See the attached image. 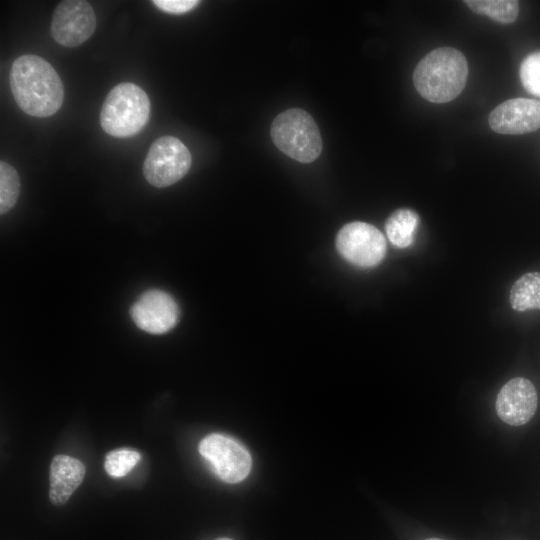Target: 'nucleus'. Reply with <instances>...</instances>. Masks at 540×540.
I'll return each instance as SVG.
<instances>
[{"instance_id": "nucleus-2", "label": "nucleus", "mask_w": 540, "mask_h": 540, "mask_svg": "<svg viewBox=\"0 0 540 540\" xmlns=\"http://www.w3.org/2000/svg\"><path fill=\"white\" fill-rule=\"evenodd\" d=\"M468 78V63L464 54L451 47H440L423 57L413 73L418 93L433 103L455 99Z\"/></svg>"}, {"instance_id": "nucleus-20", "label": "nucleus", "mask_w": 540, "mask_h": 540, "mask_svg": "<svg viewBox=\"0 0 540 540\" xmlns=\"http://www.w3.org/2000/svg\"><path fill=\"white\" fill-rule=\"evenodd\" d=\"M425 540H443V539H439V538H428V539H425Z\"/></svg>"}, {"instance_id": "nucleus-6", "label": "nucleus", "mask_w": 540, "mask_h": 540, "mask_svg": "<svg viewBox=\"0 0 540 540\" xmlns=\"http://www.w3.org/2000/svg\"><path fill=\"white\" fill-rule=\"evenodd\" d=\"M198 450L214 473L226 483L242 481L251 470L252 458L248 450L226 435L209 434L201 440Z\"/></svg>"}, {"instance_id": "nucleus-17", "label": "nucleus", "mask_w": 540, "mask_h": 540, "mask_svg": "<svg viewBox=\"0 0 540 540\" xmlns=\"http://www.w3.org/2000/svg\"><path fill=\"white\" fill-rule=\"evenodd\" d=\"M140 459L141 455L137 451L117 449L107 453L104 468L108 475L119 478L128 474Z\"/></svg>"}, {"instance_id": "nucleus-13", "label": "nucleus", "mask_w": 540, "mask_h": 540, "mask_svg": "<svg viewBox=\"0 0 540 540\" xmlns=\"http://www.w3.org/2000/svg\"><path fill=\"white\" fill-rule=\"evenodd\" d=\"M419 217L413 210L402 208L394 211L385 223L389 241L398 248H406L413 243Z\"/></svg>"}, {"instance_id": "nucleus-19", "label": "nucleus", "mask_w": 540, "mask_h": 540, "mask_svg": "<svg viewBox=\"0 0 540 540\" xmlns=\"http://www.w3.org/2000/svg\"><path fill=\"white\" fill-rule=\"evenodd\" d=\"M152 3L161 11L180 15L185 14L198 6L200 1L196 0H154Z\"/></svg>"}, {"instance_id": "nucleus-1", "label": "nucleus", "mask_w": 540, "mask_h": 540, "mask_svg": "<svg viewBox=\"0 0 540 540\" xmlns=\"http://www.w3.org/2000/svg\"><path fill=\"white\" fill-rule=\"evenodd\" d=\"M10 87L22 111L34 117L55 114L64 99L62 80L52 65L40 56L18 57L10 69Z\"/></svg>"}, {"instance_id": "nucleus-21", "label": "nucleus", "mask_w": 540, "mask_h": 540, "mask_svg": "<svg viewBox=\"0 0 540 540\" xmlns=\"http://www.w3.org/2000/svg\"><path fill=\"white\" fill-rule=\"evenodd\" d=\"M215 540H232V539H229V538H218V539H215Z\"/></svg>"}, {"instance_id": "nucleus-16", "label": "nucleus", "mask_w": 540, "mask_h": 540, "mask_svg": "<svg viewBox=\"0 0 540 540\" xmlns=\"http://www.w3.org/2000/svg\"><path fill=\"white\" fill-rule=\"evenodd\" d=\"M20 194V179L16 169L0 162V213L6 214L16 204Z\"/></svg>"}, {"instance_id": "nucleus-5", "label": "nucleus", "mask_w": 540, "mask_h": 540, "mask_svg": "<svg viewBox=\"0 0 540 540\" xmlns=\"http://www.w3.org/2000/svg\"><path fill=\"white\" fill-rule=\"evenodd\" d=\"M191 162V154L181 140L162 136L151 144L143 163V174L148 183L163 188L182 179Z\"/></svg>"}, {"instance_id": "nucleus-7", "label": "nucleus", "mask_w": 540, "mask_h": 540, "mask_svg": "<svg viewBox=\"0 0 540 540\" xmlns=\"http://www.w3.org/2000/svg\"><path fill=\"white\" fill-rule=\"evenodd\" d=\"M336 248L344 259L366 268L376 266L383 260L386 254V241L375 226L355 221L339 230Z\"/></svg>"}, {"instance_id": "nucleus-14", "label": "nucleus", "mask_w": 540, "mask_h": 540, "mask_svg": "<svg viewBox=\"0 0 540 540\" xmlns=\"http://www.w3.org/2000/svg\"><path fill=\"white\" fill-rule=\"evenodd\" d=\"M509 300L512 308L519 312L540 309V272H529L518 278L511 287Z\"/></svg>"}, {"instance_id": "nucleus-8", "label": "nucleus", "mask_w": 540, "mask_h": 540, "mask_svg": "<svg viewBox=\"0 0 540 540\" xmlns=\"http://www.w3.org/2000/svg\"><path fill=\"white\" fill-rule=\"evenodd\" d=\"M95 28L96 16L87 1L66 0L56 6L50 32L58 44L75 47L89 39Z\"/></svg>"}, {"instance_id": "nucleus-11", "label": "nucleus", "mask_w": 540, "mask_h": 540, "mask_svg": "<svg viewBox=\"0 0 540 540\" xmlns=\"http://www.w3.org/2000/svg\"><path fill=\"white\" fill-rule=\"evenodd\" d=\"M488 123L499 134H524L540 128V101L527 98L506 100L492 110Z\"/></svg>"}, {"instance_id": "nucleus-12", "label": "nucleus", "mask_w": 540, "mask_h": 540, "mask_svg": "<svg viewBox=\"0 0 540 540\" xmlns=\"http://www.w3.org/2000/svg\"><path fill=\"white\" fill-rule=\"evenodd\" d=\"M84 464L67 455H56L50 465L49 498L54 505L65 504L82 483Z\"/></svg>"}, {"instance_id": "nucleus-15", "label": "nucleus", "mask_w": 540, "mask_h": 540, "mask_svg": "<svg viewBox=\"0 0 540 540\" xmlns=\"http://www.w3.org/2000/svg\"><path fill=\"white\" fill-rule=\"evenodd\" d=\"M464 3L473 12L502 24L514 22L519 13V3L514 0H467Z\"/></svg>"}, {"instance_id": "nucleus-9", "label": "nucleus", "mask_w": 540, "mask_h": 540, "mask_svg": "<svg viewBox=\"0 0 540 540\" xmlns=\"http://www.w3.org/2000/svg\"><path fill=\"white\" fill-rule=\"evenodd\" d=\"M130 315L135 325L150 334H164L172 330L180 318L174 298L165 291H145L132 305Z\"/></svg>"}, {"instance_id": "nucleus-10", "label": "nucleus", "mask_w": 540, "mask_h": 540, "mask_svg": "<svg viewBox=\"0 0 540 540\" xmlns=\"http://www.w3.org/2000/svg\"><path fill=\"white\" fill-rule=\"evenodd\" d=\"M495 407L503 422L511 426L524 425L536 412V389L526 378H513L500 389Z\"/></svg>"}, {"instance_id": "nucleus-18", "label": "nucleus", "mask_w": 540, "mask_h": 540, "mask_svg": "<svg viewBox=\"0 0 540 540\" xmlns=\"http://www.w3.org/2000/svg\"><path fill=\"white\" fill-rule=\"evenodd\" d=\"M520 80L528 92L540 97V51L529 54L522 61Z\"/></svg>"}, {"instance_id": "nucleus-3", "label": "nucleus", "mask_w": 540, "mask_h": 540, "mask_svg": "<svg viewBox=\"0 0 540 540\" xmlns=\"http://www.w3.org/2000/svg\"><path fill=\"white\" fill-rule=\"evenodd\" d=\"M150 101L146 92L134 83H120L107 94L100 112L102 129L113 137L138 134L148 123Z\"/></svg>"}, {"instance_id": "nucleus-4", "label": "nucleus", "mask_w": 540, "mask_h": 540, "mask_svg": "<svg viewBox=\"0 0 540 540\" xmlns=\"http://www.w3.org/2000/svg\"><path fill=\"white\" fill-rule=\"evenodd\" d=\"M270 134L276 147L301 163H310L322 151V138L314 119L299 108L288 109L275 117Z\"/></svg>"}]
</instances>
